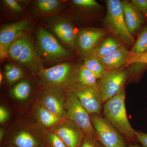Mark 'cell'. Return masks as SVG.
I'll return each instance as SVG.
<instances>
[{"mask_svg":"<svg viewBox=\"0 0 147 147\" xmlns=\"http://www.w3.org/2000/svg\"><path fill=\"white\" fill-rule=\"evenodd\" d=\"M125 87L103 104V117L119 132L130 144L138 142L136 131L132 128L127 115Z\"/></svg>","mask_w":147,"mask_h":147,"instance_id":"cell-1","label":"cell"},{"mask_svg":"<svg viewBox=\"0 0 147 147\" xmlns=\"http://www.w3.org/2000/svg\"><path fill=\"white\" fill-rule=\"evenodd\" d=\"M106 3L107 11L103 20L104 26L122 42L131 46L134 39L127 27L121 1L108 0Z\"/></svg>","mask_w":147,"mask_h":147,"instance_id":"cell-2","label":"cell"},{"mask_svg":"<svg viewBox=\"0 0 147 147\" xmlns=\"http://www.w3.org/2000/svg\"><path fill=\"white\" fill-rule=\"evenodd\" d=\"M77 70L68 63H63L40 71L41 84L46 88H62L77 83Z\"/></svg>","mask_w":147,"mask_h":147,"instance_id":"cell-3","label":"cell"},{"mask_svg":"<svg viewBox=\"0 0 147 147\" xmlns=\"http://www.w3.org/2000/svg\"><path fill=\"white\" fill-rule=\"evenodd\" d=\"M65 109L67 119L79 127L85 135L96 139V133L90 114L82 106L76 96L67 89L65 90Z\"/></svg>","mask_w":147,"mask_h":147,"instance_id":"cell-4","label":"cell"},{"mask_svg":"<svg viewBox=\"0 0 147 147\" xmlns=\"http://www.w3.org/2000/svg\"><path fill=\"white\" fill-rule=\"evenodd\" d=\"M96 133V139L103 147H125V140L119 132L104 117L90 114Z\"/></svg>","mask_w":147,"mask_h":147,"instance_id":"cell-5","label":"cell"},{"mask_svg":"<svg viewBox=\"0 0 147 147\" xmlns=\"http://www.w3.org/2000/svg\"><path fill=\"white\" fill-rule=\"evenodd\" d=\"M128 76V70L123 67L105 70L97 81L98 87L103 104L124 86Z\"/></svg>","mask_w":147,"mask_h":147,"instance_id":"cell-6","label":"cell"},{"mask_svg":"<svg viewBox=\"0 0 147 147\" xmlns=\"http://www.w3.org/2000/svg\"><path fill=\"white\" fill-rule=\"evenodd\" d=\"M76 96L81 104L89 114L101 115L103 103L98 87H89L79 83L66 88Z\"/></svg>","mask_w":147,"mask_h":147,"instance_id":"cell-7","label":"cell"},{"mask_svg":"<svg viewBox=\"0 0 147 147\" xmlns=\"http://www.w3.org/2000/svg\"><path fill=\"white\" fill-rule=\"evenodd\" d=\"M7 55L16 62L28 67H32L36 60L31 40L25 35L21 36L11 45Z\"/></svg>","mask_w":147,"mask_h":147,"instance_id":"cell-8","label":"cell"},{"mask_svg":"<svg viewBox=\"0 0 147 147\" xmlns=\"http://www.w3.org/2000/svg\"><path fill=\"white\" fill-rule=\"evenodd\" d=\"M37 42L40 50L45 56L51 59H63L70 56V53L58 42L52 34L41 28L37 34Z\"/></svg>","mask_w":147,"mask_h":147,"instance_id":"cell-9","label":"cell"},{"mask_svg":"<svg viewBox=\"0 0 147 147\" xmlns=\"http://www.w3.org/2000/svg\"><path fill=\"white\" fill-rule=\"evenodd\" d=\"M30 21L27 19L6 25L0 32V57L1 61L8 56L9 47L16 40L20 37L30 26Z\"/></svg>","mask_w":147,"mask_h":147,"instance_id":"cell-10","label":"cell"},{"mask_svg":"<svg viewBox=\"0 0 147 147\" xmlns=\"http://www.w3.org/2000/svg\"><path fill=\"white\" fill-rule=\"evenodd\" d=\"M65 90L62 88H46L41 93L39 103L63 119H67L65 109Z\"/></svg>","mask_w":147,"mask_h":147,"instance_id":"cell-11","label":"cell"},{"mask_svg":"<svg viewBox=\"0 0 147 147\" xmlns=\"http://www.w3.org/2000/svg\"><path fill=\"white\" fill-rule=\"evenodd\" d=\"M52 129L67 147H80L85 136L79 127L67 119Z\"/></svg>","mask_w":147,"mask_h":147,"instance_id":"cell-12","label":"cell"},{"mask_svg":"<svg viewBox=\"0 0 147 147\" xmlns=\"http://www.w3.org/2000/svg\"><path fill=\"white\" fill-rule=\"evenodd\" d=\"M106 34V32L102 29L93 28L81 30L76 40L83 55L86 56L89 55Z\"/></svg>","mask_w":147,"mask_h":147,"instance_id":"cell-13","label":"cell"},{"mask_svg":"<svg viewBox=\"0 0 147 147\" xmlns=\"http://www.w3.org/2000/svg\"><path fill=\"white\" fill-rule=\"evenodd\" d=\"M133 55L123 45L115 52L98 59L105 70H114L129 63Z\"/></svg>","mask_w":147,"mask_h":147,"instance_id":"cell-14","label":"cell"},{"mask_svg":"<svg viewBox=\"0 0 147 147\" xmlns=\"http://www.w3.org/2000/svg\"><path fill=\"white\" fill-rule=\"evenodd\" d=\"M121 4L127 27L132 35L142 26L144 16L128 1H121Z\"/></svg>","mask_w":147,"mask_h":147,"instance_id":"cell-15","label":"cell"},{"mask_svg":"<svg viewBox=\"0 0 147 147\" xmlns=\"http://www.w3.org/2000/svg\"><path fill=\"white\" fill-rule=\"evenodd\" d=\"M53 30L55 34L67 45L75 48L76 38L74 28L70 21L60 19L54 24Z\"/></svg>","mask_w":147,"mask_h":147,"instance_id":"cell-16","label":"cell"},{"mask_svg":"<svg viewBox=\"0 0 147 147\" xmlns=\"http://www.w3.org/2000/svg\"><path fill=\"white\" fill-rule=\"evenodd\" d=\"M123 45V42L117 38L107 37L101 39L90 54L98 58L101 57L115 52Z\"/></svg>","mask_w":147,"mask_h":147,"instance_id":"cell-17","label":"cell"},{"mask_svg":"<svg viewBox=\"0 0 147 147\" xmlns=\"http://www.w3.org/2000/svg\"><path fill=\"white\" fill-rule=\"evenodd\" d=\"M33 112L40 123L47 128H53L63 120L39 102L34 105Z\"/></svg>","mask_w":147,"mask_h":147,"instance_id":"cell-18","label":"cell"},{"mask_svg":"<svg viewBox=\"0 0 147 147\" xmlns=\"http://www.w3.org/2000/svg\"><path fill=\"white\" fill-rule=\"evenodd\" d=\"M13 146L16 147H40V144L36 138L26 130L18 131L12 140Z\"/></svg>","mask_w":147,"mask_h":147,"instance_id":"cell-19","label":"cell"},{"mask_svg":"<svg viewBox=\"0 0 147 147\" xmlns=\"http://www.w3.org/2000/svg\"><path fill=\"white\" fill-rule=\"evenodd\" d=\"M32 92L30 83L24 80L18 82L11 90V96L19 101H24L30 97Z\"/></svg>","mask_w":147,"mask_h":147,"instance_id":"cell-20","label":"cell"},{"mask_svg":"<svg viewBox=\"0 0 147 147\" xmlns=\"http://www.w3.org/2000/svg\"><path fill=\"white\" fill-rule=\"evenodd\" d=\"M97 78L91 71L84 65L77 70V83L89 87L97 86Z\"/></svg>","mask_w":147,"mask_h":147,"instance_id":"cell-21","label":"cell"},{"mask_svg":"<svg viewBox=\"0 0 147 147\" xmlns=\"http://www.w3.org/2000/svg\"><path fill=\"white\" fill-rule=\"evenodd\" d=\"M84 65L97 79H100L106 70L98 58L91 54L86 56Z\"/></svg>","mask_w":147,"mask_h":147,"instance_id":"cell-22","label":"cell"},{"mask_svg":"<svg viewBox=\"0 0 147 147\" xmlns=\"http://www.w3.org/2000/svg\"><path fill=\"white\" fill-rule=\"evenodd\" d=\"M130 52L136 56L143 55L147 52V26L139 34L137 41Z\"/></svg>","mask_w":147,"mask_h":147,"instance_id":"cell-23","label":"cell"},{"mask_svg":"<svg viewBox=\"0 0 147 147\" xmlns=\"http://www.w3.org/2000/svg\"><path fill=\"white\" fill-rule=\"evenodd\" d=\"M5 75L7 83L11 84L20 80L23 77L24 72L18 66L7 64L5 67Z\"/></svg>","mask_w":147,"mask_h":147,"instance_id":"cell-24","label":"cell"},{"mask_svg":"<svg viewBox=\"0 0 147 147\" xmlns=\"http://www.w3.org/2000/svg\"><path fill=\"white\" fill-rule=\"evenodd\" d=\"M60 5V1L57 0H38L36 1V6L38 9L46 13L56 10Z\"/></svg>","mask_w":147,"mask_h":147,"instance_id":"cell-25","label":"cell"},{"mask_svg":"<svg viewBox=\"0 0 147 147\" xmlns=\"http://www.w3.org/2000/svg\"><path fill=\"white\" fill-rule=\"evenodd\" d=\"M47 139L50 147H67L62 140L53 131L47 134Z\"/></svg>","mask_w":147,"mask_h":147,"instance_id":"cell-26","label":"cell"},{"mask_svg":"<svg viewBox=\"0 0 147 147\" xmlns=\"http://www.w3.org/2000/svg\"><path fill=\"white\" fill-rule=\"evenodd\" d=\"M72 1L75 5L84 8H94L101 7L95 0H74Z\"/></svg>","mask_w":147,"mask_h":147,"instance_id":"cell-27","label":"cell"},{"mask_svg":"<svg viewBox=\"0 0 147 147\" xmlns=\"http://www.w3.org/2000/svg\"><path fill=\"white\" fill-rule=\"evenodd\" d=\"M80 147H103L100 142L92 136L85 135Z\"/></svg>","mask_w":147,"mask_h":147,"instance_id":"cell-28","label":"cell"},{"mask_svg":"<svg viewBox=\"0 0 147 147\" xmlns=\"http://www.w3.org/2000/svg\"><path fill=\"white\" fill-rule=\"evenodd\" d=\"M131 3L144 17L147 18V0H131Z\"/></svg>","mask_w":147,"mask_h":147,"instance_id":"cell-29","label":"cell"},{"mask_svg":"<svg viewBox=\"0 0 147 147\" xmlns=\"http://www.w3.org/2000/svg\"><path fill=\"white\" fill-rule=\"evenodd\" d=\"M3 2L9 8L16 11H20L22 10V7L15 0H4Z\"/></svg>","mask_w":147,"mask_h":147,"instance_id":"cell-30","label":"cell"},{"mask_svg":"<svg viewBox=\"0 0 147 147\" xmlns=\"http://www.w3.org/2000/svg\"><path fill=\"white\" fill-rule=\"evenodd\" d=\"M10 117L8 109L5 106L1 105L0 107V123L1 124L5 123L7 121Z\"/></svg>","mask_w":147,"mask_h":147,"instance_id":"cell-31","label":"cell"},{"mask_svg":"<svg viewBox=\"0 0 147 147\" xmlns=\"http://www.w3.org/2000/svg\"><path fill=\"white\" fill-rule=\"evenodd\" d=\"M136 135L138 142L142 147H147V134L140 131H136Z\"/></svg>","mask_w":147,"mask_h":147,"instance_id":"cell-32","label":"cell"},{"mask_svg":"<svg viewBox=\"0 0 147 147\" xmlns=\"http://www.w3.org/2000/svg\"><path fill=\"white\" fill-rule=\"evenodd\" d=\"M4 130H3V129L1 128V130H0V140H1V141L2 140L4 136Z\"/></svg>","mask_w":147,"mask_h":147,"instance_id":"cell-33","label":"cell"},{"mask_svg":"<svg viewBox=\"0 0 147 147\" xmlns=\"http://www.w3.org/2000/svg\"><path fill=\"white\" fill-rule=\"evenodd\" d=\"M128 147H141V146L139 145L135 144H130Z\"/></svg>","mask_w":147,"mask_h":147,"instance_id":"cell-34","label":"cell"},{"mask_svg":"<svg viewBox=\"0 0 147 147\" xmlns=\"http://www.w3.org/2000/svg\"><path fill=\"white\" fill-rule=\"evenodd\" d=\"M3 80V75L2 73H0V83L1 84H2V83Z\"/></svg>","mask_w":147,"mask_h":147,"instance_id":"cell-35","label":"cell"},{"mask_svg":"<svg viewBox=\"0 0 147 147\" xmlns=\"http://www.w3.org/2000/svg\"><path fill=\"white\" fill-rule=\"evenodd\" d=\"M139 56H142V57H147V52L146 53H144V54H143V55H139Z\"/></svg>","mask_w":147,"mask_h":147,"instance_id":"cell-36","label":"cell"},{"mask_svg":"<svg viewBox=\"0 0 147 147\" xmlns=\"http://www.w3.org/2000/svg\"><path fill=\"white\" fill-rule=\"evenodd\" d=\"M9 147H16V146H13V145H11V146H9Z\"/></svg>","mask_w":147,"mask_h":147,"instance_id":"cell-37","label":"cell"},{"mask_svg":"<svg viewBox=\"0 0 147 147\" xmlns=\"http://www.w3.org/2000/svg\"></svg>","mask_w":147,"mask_h":147,"instance_id":"cell-38","label":"cell"}]
</instances>
